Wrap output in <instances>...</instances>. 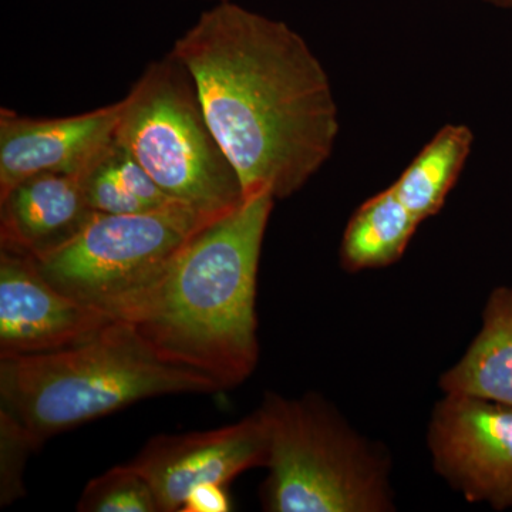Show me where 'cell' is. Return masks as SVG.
<instances>
[{
    "mask_svg": "<svg viewBox=\"0 0 512 512\" xmlns=\"http://www.w3.org/2000/svg\"><path fill=\"white\" fill-rule=\"evenodd\" d=\"M444 393L512 406V288L494 289L483 325L463 357L440 377Z\"/></svg>",
    "mask_w": 512,
    "mask_h": 512,
    "instance_id": "cell-12",
    "label": "cell"
},
{
    "mask_svg": "<svg viewBox=\"0 0 512 512\" xmlns=\"http://www.w3.org/2000/svg\"><path fill=\"white\" fill-rule=\"evenodd\" d=\"M271 194L210 222L119 320L164 362L210 376L222 390L244 383L259 360L256 286Z\"/></svg>",
    "mask_w": 512,
    "mask_h": 512,
    "instance_id": "cell-2",
    "label": "cell"
},
{
    "mask_svg": "<svg viewBox=\"0 0 512 512\" xmlns=\"http://www.w3.org/2000/svg\"><path fill=\"white\" fill-rule=\"evenodd\" d=\"M215 2L224 3V2H232V0H215Z\"/></svg>",
    "mask_w": 512,
    "mask_h": 512,
    "instance_id": "cell-21",
    "label": "cell"
},
{
    "mask_svg": "<svg viewBox=\"0 0 512 512\" xmlns=\"http://www.w3.org/2000/svg\"><path fill=\"white\" fill-rule=\"evenodd\" d=\"M171 53L194 79L245 200L292 197L332 156L340 124L328 73L282 20L218 3Z\"/></svg>",
    "mask_w": 512,
    "mask_h": 512,
    "instance_id": "cell-1",
    "label": "cell"
},
{
    "mask_svg": "<svg viewBox=\"0 0 512 512\" xmlns=\"http://www.w3.org/2000/svg\"><path fill=\"white\" fill-rule=\"evenodd\" d=\"M268 451V429L256 410L218 429L160 434L127 464L153 488L160 512H180L195 485H227L251 468L265 467Z\"/></svg>",
    "mask_w": 512,
    "mask_h": 512,
    "instance_id": "cell-8",
    "label": "cell"
},
{
    "mask_svg": "<svg viewBox=\"0 0 512 512\" xmlns=\"http://www.w3.org/2000/svg\"><path fill=\"white\" fill-rule=\"evenodd\" d=\"M110 146L83 170L84 191L90 207L101 214L116 215L153 211L136 197L128 194L110 173L109 164H107Z\"/></svg>",
    "mask_w": 512,
    "mask_h": 512,
    "instance_id": "cell-17",
    "label": "cell"
},
{
    "mask_svg": "<svg viewBox=\"0 0 512 512\" xmlns=\"http://www.w3.org/2000/svg\"><path fill=\"white\" fill-rule=\"evenodd\" d=\"M491 5L501 6V8H512V0H484Z\"/></svg>",
    "mask_w": 512,
    "mask_h": 512,
    "instance_id": "cell-20",
    "label": "cell"
},
{
    "mask_svg": "<svg viewBox=\"0 0 512 512\" xmlns=\"http://www.w3.org/2000/svg\"><path fill=\"white\" fill-rule=\"evenodd\" d=\"M427 443L437 474L467 501L512 508V406L444 393Z\"/></svg>",
    "mask_w": 512,
    "mask_h": 512,
    "instance_id": "cell-7",
    "label": "cell"
},
{
    "mask_svg": "<svg viewBox=\"0 0 512 512\" xmlns=\"http://www.w3.org/2000/svg\"><path fill=\"white\" fill-rule=\"evenodd\" d=\"M269 474L261 500L269 512L392 510L382 451L360 439L316 394L286 399L266 393Z\"/></svg>",
    "mask_w": 512,
    "mask_h": 512,
    "instance_id": "cell-4",
    "label": "cell"
},
{
    "mask_svg": "<svg viewBox=\"0 0 512 512\" xmlns=\"http://www.w3.org/2000/svg\"><path fill=\"white\" fill-rule=\"evenodd\" d=\"M80 512H160L156 494L146 478L128 464L94 477L77 503Z\"/></svg>",
    "mask_w": 512,
    "mask_h": 512,
    "instance_id": "cell-15",
    "label": "cell"
},
{
    "mask_svg": "<svg viewBox=\"0 0 512 512\" xmlns=\"http://www.w3.org/2000/svg\"><path fill=\"white\" fill-rule=\"evenodd\" d=\"M221 390L204 373L164 362L119 319L72 348L0 357V409L20 421L39 447L141 400Z\"/></svg>",
    "mask_w": 512,
    "mask_h": 512,
    "instance_id": "cell-3",
    "label": "cell"
},
{
    "mask_svg": "<svg viewBox=\"0 0 512 512\" xmlns=\"http://www.w3.org/2000/svg\"><path fill=\"white\" fill-rule=\"evenodd\" d=\"M210 222L181 202L140 214L96 212L76 237L35 261L59 291L117 319Z\"/></svg>",
    "mask_w": 512,
    "mask_h": 512,
    "instance_id": "cell-6",
    "label": "cell"
},
{
    "mask_svg": "<svg viewBox=\"0 0 512 512\" xmlns=\"http://www.w3.org/2000/svg\"><path fill=\"white\" fill-rule=\"evenodd\" d=\"M20 421L0 409V505L8 507L25 497L23 473L30 454L39 450Z\"/></svg>",
    "mask_w": 512,
    "mask_h": 512,
    "instance_id": "cell-16",
    "label": "cell"
},
{
    "mask_svg": "<svg viewBox=\"0 0 512 512\" xmlns=\"http://www.w3.org/2000/svg\"><path fill=\"white\" fill-rule=\"evenodd\" d=\"M107 164H109L110 173L119 181L121 187L146 204L150 210H158V208L180 202L165 194L154 178L144 170L143 165L120 147L116 140H113L107 153Z\"/></svg>",
    "mask_w": 512,
    "mask_h": 512,
    "instance_id": "cell-18",
    "label": "cell"
},
{
    "mask_svg": "<svg viewBox=\"0 0 512 512\" xmlns=\"http://www.w3.org/2000/svg\"><path fill=\"white\" fill-rule=\"evenodd\" d=\"M126 101L69 117L0 109V197L40 173H80L113 143Z\"/></svg>",
    "mask_w": 512,
    "mask_h": 512,
    "instance_id": "cell-10",
    "label": "cell"
},
{
    "mask_svg": "<svg viewBox=\"0 0 512 512\" xmlns=\"http://www.w3.org/2000/svg\"><path fill=\"white\" fill-rule=\"evenodd\" d=\"M231 510V500L225 485L204 483L192 488L180 512H228Z\"/></svg>",
    "mask_w": 512,
    "mask_h": 512,
    "instance_id": "cell-19",
    "label": "cell"
},
{
    "mask_svg": "<svg viewBox=\"0 0 512 512\" xmlns=\"http://www.w3.org/2000/svg\"><path fill=\"white\" fill-rule=\"evenodd\" d=\"M124 101L114 140L165 194L211 221L244 204L237 170L212 133L194 79L173 53L148 64Z\"/></svg>",
    "mask_w": 512,
    "mask_h": 512,
    "instance_id": "cell-5",
    "label": "cell"
},
{
    "mask_svg": "<svg viewBox=\"0 0 512 512\" xmlns=\"http://www.w3.org/2000/svg\"><path fill=\"white\" fill-rule=\"evenodd\" d=\"M94 214L83 171L32 175L0 197V249L43 258L76 237Z\"/></svg>",
    "mask_w": 512,
    "mask_h": 512,
    "instance_id": "cell-11",
    "label": "cell"
},
{
    "mask_svg": "<svg viewBox=\"0 0 512 512\" xmlns=\"http://www.w3.org/2000/svg\"><path fill=\"white\" fill-rule=\"evenodd\" d=\"M473 141L470 128L448 124L431 138L392 185L417 220L426 221L443 208L470 156Z\"/></svg>",
    "mask_w": 512,
    "mask_h": 512,
    "instance_id": "cell-14",
    "label": "cell"
},
{
    "mask_svg": "<svg viewBox=\"0 0 512 512\" xmlns=\"http://www.w3.org/2000/svg\"><path fill=\"white\" fill-rule=\"evenodd\" d=\"M113 320L55 288L35 259L0 249V357L72 348Z\"/></svg>",
    "mask_w": 512,
    "mask_h": 512,
    "instance_id": "cell-9",
    "label": "cell"
},
{
    "mask_svg": "<svg viewBox=\"0 0 512 512\" xmlns=\"http://www.w3.org/2000/svg\"><path fill=\"white\" fill-rule=\"evenodd\" d=\"M420 224L390 185L363 202L350 218L340 245V264L349 272L386 268L402 258Z\"/></svg>",
    "mask_w": 512,
    "mask_h": 512,
    "instance_id": "cell-13",
    "label": "cell"
}]
</instances>
